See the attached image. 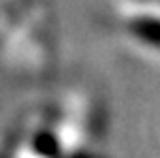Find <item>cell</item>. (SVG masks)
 I'll return each mask as SVG.
<instances>
[{"label":"cell","instance_id":"cell-2","mask_svg":"<svg viewBox=\"0 0 160 158\" xmlns=\"http://www.w3.org/2000/svg\"><path fill=\"white\" fill-rule=\"evenodd\" d=\"M34 145H37V150L41 154H47L49 156V154H53V150H56V139L49 137V135H41Z\"/></svg>","mask_w":160,"mask_h":158},{"label":"cell","instance_id":"cell-1","mask_svg":"<svg viewBox=\"0 0 160 158\" xmlns=\"http://www.w3.org/2000/svg\"><path fill=\"white\" fill-rule=\"evenodd\" d=\"M128 32L135 34L139 41H143L145 45H152L154 49L160 51V19L158 17H148L141 15L128 22Z\"/></svg>","mask_w":160,"mask_h":158}]
</instances>
